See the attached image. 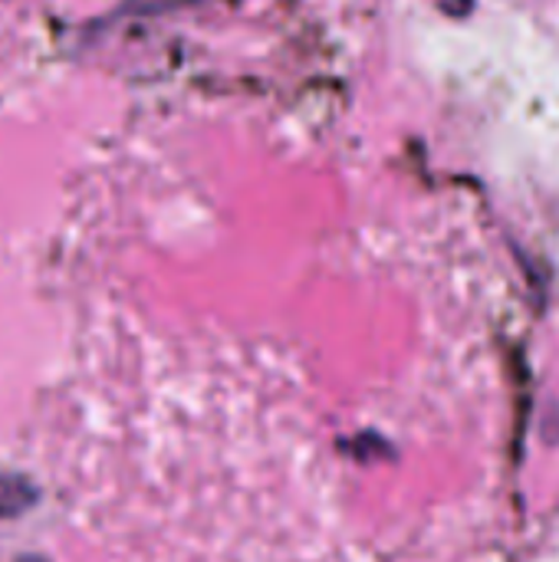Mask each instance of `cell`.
<instances>
[{
	"label": "cell",
	"mask_w": 559,
	"mask_h": 562,
	"mask_svg": "<svg viewBox=\"0 0 559 562\" xmlns=\"http://www.w3.org/2000/svg\"><path fill=\"white\" fill-rule=\"evenodd\" d=\"M36 504V487L33 481L20 474H0V520L20 517Z\"/></svg>",
	"instance_id": "1"
},
{
	"label": "cell",
	"mask_w": 559,
	"mask_h": 562,
	"mask_svg": "<svg viewBox=\"0 0 559 562\" xmlns=\"http://www.w3.org/2000/svg\"><path fill=\"white\" fill-rule=\"evenodd\" d=\"M16 562H46V560H40V557H20Z\"/></svg>",
	"instance_id": "2"
}]
</instances>
